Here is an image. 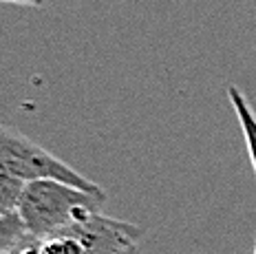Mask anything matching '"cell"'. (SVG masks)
Listing matches in <instances>:
<instances>
[{
  "label": "cell",
  "instance_id": "1",
  "mask_svg": "<svg viewBox=\"0 0 256 254\" xmlns=\"http://www.w3.org/2000/svg\"><path fill=\"white\" fill-rule=\"evenodd\" d=\"M106 194H93L56 179L24 184L18 214L34 239H49L100 212Z\"/></svg>",
  "mask_w": 256,
  "mask_h": 254
},
{
  "label": "cell",
  "instance_id": "2",
  "mask_svg": "<svg viewBox=\"0 0 256 254\" xmlns=\"http://www.w3.org/2000/svg\"><path fill=\"white\" fill-rule=\"evenodd\" d=\"M0 172L16 177L20 182H40V179H56V182L71 184L80 190L93 194H106L95 182L80 174L66 162L58 160L53 152L34 140H29L14 126L0 124Z\"/></svg>",
  "mask_w": 256,
  "mask_h": 254
},
{
  "label": "cell",
  "instance_id": "3",
  "mask_svg": "<svg viewBox=\"0 0 256 254\" xmlns=\"http://www.w3.org/2000/svg\"><path fill=\"white\" fill-rule=\"evenodd\" d=\"M60 234L73 236L82 248V254H130L140 250V241L146 230L128 221H117L95 212Z\"/></svg>",
  "mask_w": 256,
  "mask_h": 254
},
{
  "label": "cell",
  "instance_id": "4",
  "mask_svg": "<svg viewBox=\"0 0 256 254\" xmlns=\"http://www.w3.org/2000/svg\"><path fill=\"white\" fill-rule=\"evenodd\" d=\"M228 100H230V104L234 108V115L238 118V124H241L245 146H248V155H250V162H252V168L256 174V113L250 106L248 98L234 84L228 86Z\"/></svg>",
  "mask_w": 256,
  "mask_h": 254
},
{
  "label": "cell",
  "instance_id": "5",
  "mask_svg": "<svg viewBox=\"0 0 256 254\" xmlns=\"http://www.w3.org/2000/svg\"><path fill=\"white\" fill-rule=\"evenodd\" d=\"M29 241H34V236L26 232L18 212L0 216V254H14Z\"/></svg>",
  "mask_w": 256,
  "mask_h": 254
},
{
  "label": "cell",
  "instance_id": "6",
  "mask_svg": "<svg viewBox=\"0 0 256 254\" xmlns=\"http://www.w3.org/2000/svg\"><path fill=\"white\" fill-rule=\"evenodd\" d=\"M22 190H24V182L0 172V216L18 212V204H20V197H22Z\"/></svg>",
  "mask_w": 256,
  "mask_h": 254
},
{
  "label": "cell",
  "instance_id": "7",
  "mask_svg": "<svg viewBox=\"0 0 256 254\" xmlns=\"http://www.w3.org/2000/svg\"><path fill=\"white\" fill-rule=\"evenodd\" d=\"M0 2H12V4H24V7H44L46 0H0Z\"/></svg>",
  "mask_w": 256,
  "mask_h": 254
},
{
  "label": "cell",
  "instance_id": "8",
  "mask_svg": "<svg viewBox=\"0 0 256 254\" xmlns=\"http://www.w3.org/2000/svg\"><path fill=\"white\" fill-rule=\"evenodd\" d=\"M130 254H140V250H135V252H130Z\"/></svg>",
  "mask_w": 256,
  "mask_h": 254
},
{
  "label": "cell",
  "instance_id": "9",
  "mask_svg": "<svg viewBox=\"0 0 256 254\" xmlns=\"http://www.w3.org/2000/svg\"><path fill=\"white\" fill-rule=\"evenodd\" d=\"M254 254H256V248H254Z\"/></svg>",
  "mask_w": 256,
  "mask_h": 254
}]
</instances>
